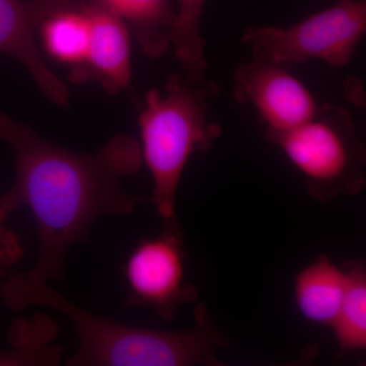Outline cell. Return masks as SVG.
Returning <instances> with one entry per match:
<instances>
[{
	"label": "cell",
	"mask_w": 366,
	"mask_h": 366,
	"mask_svg": "<svg viewBox=\"0 0 366 366\" xmlns=\"http://www.w3.org/2000/svg\"><path fill=\"white\" fill-rule=\"evenodd\" d=\"M0 139L11 149L16 169L14 187L0 202L7 214L26 206L37 227V261L19 273L29 283L64 279L69 252L90 240L96 221L129 215L144 201L122 184L143 163L141 144L129 134L115 136L96 153H79L46 141L0 112Z\"/></svg>",
	"instance_id": "obj_1"
},
{
	"label": "cell",
	"mask_w": 366,
	"mask_h": 366,
	"mask_svg": "<svg viewBox=\"0 0 366 366\" xmlns=\"http://www.w3.org/2000/svg\"><path fill=\"white\" fill-rule=\"evenodd\" d=\"M2 300L16 312L30 307L52 308L71 320L78 336L67 366H218L217 351L227 345L208 308H194V326L187 331H161L119 324L98 317L47 284H32L14 274L2 286Z\"/></svg>",
	"instance_id": "obj_2"
},
{
	"label": "cell",
	"mask_w": 366,
	"mask_h": 366,
	"mask_svg": "<svg viewBox=\"0 0 366 366\" xmlns=\"http://www.w3.org/2000/svg\"><path fill=\"white\" fill-rule=\"evenodd\" d=\"M220 93L216 81L170 76L165 91L150 90L139 112L142 157L154 182L153 203L164 224L177 220V196L183 171L197 152L208 151L222 134L209 119Z\"/></svg>",
	"instance_id": "obj_3"
},
{
	"label": "cell",
	"mask_w": 366,
	"mask_h": 366,
	"mask_svg": "<svg viewBox=\"0 0 366 366\" xmlns=\"http://www.w3.org/2000/svg\"><path fill=\"white\" fill-rule=\"evenodd\" d=\"M266 137L280 147L317 201L355 196L365 187V147L342 106L325 103L307 122Z\"/></svg>",
	"instance_id": "obj_4"
},
{
	"label": "cell",
	"mask_w": 366,
	"mask_h": 366,
	"mask_svg": "<svg viewBox=\"0 0 366 366\" xmlns=\"http://www.w3.org/2000/svg\"><path fill=\"white\" fill-rule=\"evenodd\" d=\"M365 31V0H339L289 28L249 26L242 41L254 56L282 66L322 60L343 67L352 60Z\"/></svg>",
	"instance_id": "obj_5"
},
{
	"label": "cell",
	"mask_w": 366,
	"mask_h": 366,
	"mask_svg": "<svg viewBox=\"0 0 366 366\" xmlns=\"http://www.w3.org/2000/svg\"><path fill=\"white\" fill-rule=\"evenodd\" d=\"M183 233L177 221L164 224L155 238H144L124 264L129 307L153 308L163 320H174L183 305H194L199 293L185 280Z\"/></svg>",
	"instance_id": "obj_6"
},
{
	"label": "cell",
	"mask_w": 366,
	"mask_h": 366,
	"mask_svg": "<svg viewBox=\"0 0 366 366\" xmlns=\"http://www.w3.org/2000/svg\"><path fill=\"white\" fill-rule=\"evenodd\" d=\"M236 102L250 105L266 124V136L290 131L317 112V103L307 86L285 66L255 57L236 69L233 78Z\"/></svg>",
	"instance_id": "obj_7"
},
{
	"label": "cell",
	"mask_w": 366,
	"mask_h": 366,
	"mask_svg": "<svg viewBox=\"0 0 366 366\" xmlns=\"http://www.w3.org/2000/svg\"><path fill=\"white\" fill-rule=\"evenodd\" d=\"M81 0H0V52L21 62L55 105L69 107V88L46 64L35 31L52 14L83 6Z\"/></svg>",
	"instance_id": "obj_8"
},
{
	"label": "cell",
	"mask_w": 366,
	"mask_h": 366,
	"mask_svg": "<svg viewBox=\"0 0 366 366\" xmlns=\"http://www.w3.org/2000/svg\"><path fill=\"white\" fill-rule=\"evenodd\" d=\"M90 26L88 53L84 64L106 91L117 93L131 83V41L129 26L102 4L86 6Z\"/></svg>",
	"instance_id": "obj_9"
},
{
	"label": "cell",
	"mask_w": 366,
	"mask_h": 366,
	"mask_svg": "<svg viewBox=\"0 0 366 366\" xmlns=\"http://www.w3.org/2000/svg\"><path fill=\"white\" fill-rule=\"evenodd\" d=\"M348 274L326 255L301 269L295 281V298L310 322L331 327L345 295Z\"/></svg>",
	"instance_id": "obj_10"
},
{
	"label": "cell",
	"mask_w": 366,
	"mask_h": 366,
	"mask_svg": "<svg viewBox=\"0 0 366 366\" xmlns=\"http://www.w3.org/2000/svg\"><path fill=\"white\" fill-rule=\"evenodd\" d=\"M100 4L129 26L148 56L159 59L167 51L177 16L171 0H100Z\"/></svg>",
	"instance_id": "obj_11"
},
{
	"label": "cell",
	"mask_w": 366,
	"mask_h": 366,
	"mask_svg": "<svg viewBox=\"0 0 366 366\" xmlns=\"http://www.w3.org/2000/svg\"><path fill=\"white\" fill-rule=\"evenodd\" d=\"M59 333L56 320L45 315L14 320L7 338L11 348L0 352V365L55 366L61 362L64 348L52 345Z\"/></svg>",
	"instance_id": "obj_12"
},
{
	"label": "cell",
	"mask_w": 366,
	"mask_h": 366,
	"mask_svg": "<svg viewBox=\"0 0 366 366\" xmlns=\"http://www.w3.org/2000/svg\"><path fill=\"white\" fill-rule=\"evenodd\" d=\"M170 45L182 67L183 74L194 81L207 79V62L204 56L206 41L202 37L201 21L207 0H178Z\"/></svg>",
	"instance_id": "obj_13"
},
{
	"label": "cell",
	"mask_w": 366,
	"mask_h": 366,
	"mask_svg": "<svg viewBox=\"0 0 366 366\" xmlns=\"http://www.w3.org/2000/svg\"><path fill=\"white\" fill-rule=\"evenodd\" d=\"M345 295L330 327L340 352L362 350L366 347V269L362 261L352 262L346 269Z\"/></svg>",
	"instance_id": "obj_14"
},
{
	"label": "cell",
	"mask_w": 366,
	"mask_h": 366,
	"mask_svg": "<svg viewBox=\"0 0 366 366\" xmlns=\"http://www.w3.org/2000/svg\"><path fill=\"white\" fill-rule=\"evenodd\" d=\"M41 26L46 50L52 57L74 66L84 64L90 38L86 4L52 14Z\"/></svg>",
	"instance_id": "obj_15"
},
{
	"label": "cell",
	"mask_w": 366,
	"mask_h": 366,
	"mask_svg": "<svg viewBox=\"0 0 366 366\" xmlns=\"http://www.w3.org/2000/svg\"><path fill=\"white\" fill-rule=\"evenodd\" d=\"M24 255V247L20 238L0 224V274L4 269L20 262Z\"/></svg>",
	"instance_id": "obj_16"
},
{
	"label": "cell",
	"mask_w": 366,
	"mask_h": 366,
	"mask_svg": "<svg viewBox=\"0 0 366 366\" xmlns=\"http://www.w3.org/2000/svg\"><path fill=\"white\" fill-rule=\"evenodd\" d=\"M7 216H9V214L6 213V209H4V206H2L1 202H0V224H4Z\"/></svg>",
	"instance_id": "obj_17"
}]
</instances>
